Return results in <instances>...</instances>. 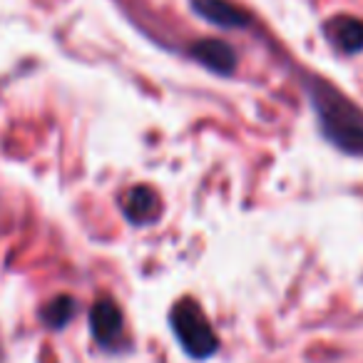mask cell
<instances>
[{
    "label": "cell",
    "mask_w": 363,
    "mask_h": 363,
    "mask_svg": "<svg viewBox=\"0 0 363 363\" xmlns=\"http://www.w3.org/2000/svg\"><path fill=\"white\" fill-rule=\"evenodd\" d=\"M306 87L323 137L346 155L363 157V112L326 80H311Z\"/></svg>",
    "instance_id": "6da1fadb"
},
{
    "label": "cell",
    "mask_w": 363,
    "mask_h": 363,
    "mask_svg": "<svg viewBox=\"0 0 363 363\" xmlns=\"http://www.w3.org/2000/svg\"><path fill=\"white\" fill-rule=\"evenodd\" d=\"M169 326L187 356L202 361V358H209L212 353H217V333H214L212 323L207 321L204 311L199 308V303H194L192 298H182V301H177L172 306Z\"/></svg>",
    "instance_id": "7a4b0ae2"
},
{
    "label": "cell",
    "mask_w": 363,
    "mask_h": 363,
    "mask_svg": "<svg viewBox=\"0 0 363 363\" xmlns=\"http://www.w3.org/2000/svg\"><path fill=\"white\" fill-rule=\"evenodd\" d=\"M90 328L102 348H117L122 338V313L112 301H97L90 311Z\"/></svg>",
    "instance_id": "3957f363"
},
{
    "label": "cell",
    "mask_w": 363,
    "mask_h": 363,
    "mask_svg": "<svg viewBox=\"0 0 363 363\" xmlns=\"http://www.w3.org/2000/svg\"><path fill=\"white\" fill-rule=\"evenodd\" d=\"M326 33L328 43L333 48H338L341 52H361L363 50V21L358 18H351V16H338V18H331L323 28Z\"/></svg>",
    "instance_id": "277c9868"
},
{
    "label": "cell",
    "mask_w": 363,
    "mask_h": 363,
    "mask_svg": "<svg viewBox=\"0 0 363 363\" xmlns=\"http://www.w3.org/2000/svg\"><path fill=\"white\" fill-rule=\"evenodd\" d=\"M192 55L199 65H204L207 70L217 72V75H229L237 67V52L232 45L222 40H202L194 43Z\"/></svg>",
    "instance_id": "5b68a950"
},
{
    "label": "cell",
    "mask_w": 363,
    "mask_h": 363,
    "mask_svg": "<svg viewBox=\"0 0 363 363\" xmlns=\"http://www.w3.org/2000/svg\"><path fill=\"white\" fill-rule=\"evenodd\" d=\"M194 11L219 28H244L249 21L247 13L227 0H194Z\"/></svg>",
    "instance_id": "8992f818"
},
{
    "label": "cell",
    "mask_w": 363,
    "mask_h": 363,
    "mask_svg": "<svg viewBox=\"0 0 363 363\" xmlns=\"http://www.w3.org/2000/svg\"><path fill=\"white\" fill-rule=\"evenodd\" d=\"M125 214L135 224H150L160 217V197L150 187H135L125 197Z\"/></svg>",
    "instance_id": "52a82bcc"
},
{
    "label": "cell",
    "mask_w": 363,
    "mask_h": 363,
    "mask_svg": "<svg viewBox=\"0 0 363 363\" xmlns=\"http://www.w3.org/2000/svg\"><path fill=\"white\" fill-rule=\"evenodd\" d=\"M72 311H75V303H72V298H67V296L55 298V301H52L50 306L45 308V321H48V326H52V328L65 326V323L70 321Z\"/></svg>",
    "instance_id": "ba28073f"
}]
</instances>
